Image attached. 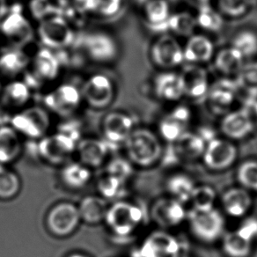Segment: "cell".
I'll list each match as a JSON object with an SVG mask.
<instances>
[{
    "label": "cell",
    "instance_id": "cell-27",
    "mask_svg": "<svg viewBox=\"0 0 257 257\" xmlns=\"http://www.w3.org/2000/svg\"><path fill=\"white\" fill-rule=\"evenodd\" d=\"M22 143L20 133L13 126L0 127V165L11 164L22 154Z\"/></svg>",
    "mask_w": 257,
    "mask_h": 257
},
{
    "label": "cell",
    "instance_id": "cell-30",
    "mask_svg": "<svg viewBox=\"0 0 257 257\" xmlns=\"http://www.w3.org/2000/svg\"><path fill=\"white\" fill-rule=\"evenodd\" d=\"M213 58L215 69L221 75L227 78L237 75L246 63L245 58L232 46L219 50L218 53L215 54Z\"/></svg>",
    "mask_w": 257,
    "mask_h": 257
},
{
    "label": "cell",
    "instance_id": "cell-55",
    "mask_svg": "<svg viewBox=\"0 0 257 257\" xmlns=\"http://www.w3.org/2000/svg\"><path fill=\"white\" fill-rule=\"evenodd\" d=\"M169 3H177V2H181L182 0H168Z\"/></svg>",
    "mask_w": 257,
    "mask_h": 257
},
{
    "label": "cell",
    "instance_id": "cell-58",
    "mask_svg": "<svg viewBox=\"0 0 257 257\" xmlns=\"http://www.w3.org/2000/svg\"><path fill=\"white\" fill-rule=\"evenodd\" d=\"M0 34H1V33H0Z\"/></svg>",
    "mask_w": 257,
    "mask_h": 257
},
{
    "label": "cell",
    "instance_id": "cell-22",
    "mask_svg": "<svg viewBox=\"0 0 257 257\" xmlns=\"http://www.w3.org/2000/svg\"><path fill=\"white\" fill-rule=\"evenodd\" d=\"M154 94L166 102H177L184 97L181 75L178 72L163 71L154 80Z\"/></svg>",
    "mask_w": 257,
    "mask_h": 257
},
{
    "label": "cell",
    "instance_id": "cell-14",
    "mask_svg": "<svg viewBox=\"0 0 257 257\" xmlns=\"http://www.w3.org/2000/svg\"><path fill=\"white\" fill-rule=\"evenodd\" d=\"M151 218L161 228H173L187 219L184 204L171 197H162L154 202L150 210Z\"/></svg>",
    "mask_w": 257,
    "mask_h": 257
},
{
    "label": "cell",
    "instance_id": "cell-5",
    "mask_svg": "<svg viewBox=\"0 0 257 257\" xmlns=\"http://www.w3.org/2000/svg\"><path fill=\"white\" fill-rule=\"evenodd\" d=\"M11 124L20 134L32 140H41L50 128V117L46 109L34 106L15 114Z\"/></svg>",
    "mask_w": 257,
    "mask_h": 257
},
{
    "label": "cell",
    "instance_id": "cell-46",
    "mask_svg": "<svg viewBox=\"0 0 257 257\" xmlns=\"http://www.w3.org/2000/svg\"><path fill=\"white\" fill-rule=\"evenodd\" d=\"M253 0H218V10L222 15L236 19L246 15Z\"/></svg>",
    "mask_w": 257,
    "mask_h": 257
},
{
    "label": "cell",
    "instance_id": "cell-18",
    "mask_svg": "<svg viewBox=\"0 0 257 257\" xmlns=\"http://www.w3.org/2000/svg\"><path fill=\"white\" fill-rule=\"evenodd\" d=\"M101 128L105 140L113 146L124 144L135 130L132 116L122 112H110L106 114Z\"/></svg>",
    "mask_w": 257,
    "mask_h": 257
},
{
    "label": "cell",
    "instance_id": "cell-10",
    "mask_svg": "<svg viewBox=\"0 0 257 257\" xmlns=\"http://www.w3.org/2000/svg\"><path fill=\"white\" fill-rule=\"evenodd\" d=\"M182 253L181 241L164 230L151 232L137 250L138 257H182Z\"/></svg>",
    "mask_w": 257,
    "mask_h": 257
},
{
    "label": "cell",
    "instance_id": "cell-4",
    "mask_svg": "<svg viewBox=\"0 0 257 257\" xmlns=\"http://www.w3.org/2000/svg\"><path fill=\"white\" fill-rule=\"evenodd\" d=\"M187 219L193 235L202 242H215L225 234V218L216 208L202 211L190 209Z\"/></svg>",
    "mask_w": 257,
    "mask_h": 257
},
{
    "label": "cell",
    "instance_id": "cell-50",
    "mask_svg": "<svg viewBox=\"0 0 257 257\" xmlns=\"http://www.w3.org/2000/svg\"><path fill=\"white\" fill-rule=\"evenodd\" d=\"M246 106H248L251 108L252 113H253L254 122H255V125H257V100L253 101L252 103L246 104Z\"/></svg>",
    "mask_w": 257,
    "mask_h": 257
},
{
    "label": "cell",
    "instance_id": "cell-19",
    "mask_svg": "<svg viewBox=\"0 0 257 257\" xmlns=\"http://www.w3.org/2000/svg\"><path fill=\"white\" fill-rule=\"evenodd\" d=\"M191 120V111L186 106H177L161 119L159 133L162 140L175 143L183 133L188 131Z\"/></svg>",
    "mask_w": 257,
    "mask_h": 257
},
{
    "label": "cell",
    "instance_id": "cell-3",
    "mask_svg": "<svg viewBox=\"0 0 257 257\" xmlns=\"http://www.w3.org/2000/svg\"><path fill=\"white\" fill-rule=\"evenodd\" d=\"M80 140L75 134L58 132L43 137L38 144V153L43 161L51 165H64L73 154Z\"/></svg>",
    "mask_w": 257,
    "mask_h": 257
},
{
    "label": "cell",
    "instance_id": "cell-48",
    "mask_svg": "<svg viewBox=\"0 0 257 257\" xmlns=\"http://www.w3.org/2000/svg\"><path fill=\"white\" fill-rule=\"evenodd\" d=\"M236 232L239 235L253 243L257 239V218L250 217L241 222Z\"/></svg>",
    "mask_w": 257,
    "mask_h": 257
},
{
    "label": "cell",
    "instance_id": "cell-21",
    "mask_svg": "<svg viewBox=\"0 0 257 257\" xmlns=\"http://www.w3.org/2000/svg\"><path fill=\"white\" fill-rule=\"evenodd\" d=\"M86 53L95 62L107 63L114 60L118 55L117 43L107 33L90 34L84 43Z\"/></svg>",
    "mask_w": 257,
    "mask_h": 257
},
{
    "label": "cell",
    "instance_id": "cell-7",
    "mask_svg": "<svg viewBox=\"0 0 257 257\" xmlns=\"http://www.w3.org/2000/svg\"><path fill=\"white\" fill-rule=\"evenodd\" d=\"M80 221L78 205L70 202H61L55 204L48 212L46 226L53 235L64 238L75 232Z\"/></svg>",
    "mask_w": 257,
    "mask_h": 257
},
{
    "label": "cell",
    "instance_id": "cell-13",
    "mask_svg": "<svg viewBox=\"0 0 257 257\" xmlns=\"http://www.w3.org/2000/svg\"><path fill=\"white\" fill-rule=\"evenodd\" d=\"M81 92L72 84H63L44 96V104L48 109L60 116L73 114L80 105Z\"/></svg>",
    "mask_w": 257,
    "mask_h": 257
},
{
    "label": "cell",
    "instance_id": "cell-53",
    "mask_svg": "<svg viewBox=\"0 0 257 257\" xmlns=\"http://www.w3.org/2000/svg\"><path fill=\"white\" fill-rule=\"evenodd\" d=\"M136 4L140 5V6H142L143 7L144 5L147 3V1H149V0H133Z\"/></svg>",
    "mask_w": 257,
    "mask_h": 257
},
{
    "label": "cell",
    "instance_id": "cell-25",
    "mask_svg": "<svg viewBox=\"0 0 257 257\" xmlns=\"http://www.w3.org/2000/svg\"><path fill=\"white\" fill-rule=\"evenodd\" d=\"M253 204L249 190L243 187L227 189L221 197V205L226 214L232 218L245 217Z\"/></svg>",
    "mask_w": 257,
    "mask_h": 257
},
{
    "label": "cell",
    "instance_id": "cell-2",
    "mask_svg": "<svg viewBox=\"0 0 257 257\" xmlns=\"http://www.w3.org/2000/svg\"><path fill=\"white\" fill-rule=\"evenodd\" d=\"M144 212L138 204L128 201H115L109 205L104 222L118 238H128L140 229Z\"/></svg>",
    "mask_w": 257,
    "mask_h": 257
},
{
    "label": "cell",
    "instance_id": "cell-20",
    "mask_svg": "<svg viewBox=\"0 0 257 257\" xmlns=\"http://www.w3.org/2000/svg\"><path fill=\"white\" fill-rule=\"evenodd\" d=\"M110 143L107 140L87 138L80 140L77 146L76 154L79 162L89 168H100L107 161L110 153Z\"/></svg>",
    "mask_w": 257,
    "mask_h": 257
},
{
    "label": "cell",
    "instance_id": "cell-11",
    "mask_svg": "<svg viewBox=\"0 0 257 257\" xmlns=\"http://www.w3.org/2000/svg\"><path fill=\"white\" fill-rule=\"evenodd\" d=\"M237 156L238 150L231 140L214 138L206 144L202 159L208 169L223 171L235 163Z\"/></svg>",
    "mask_w": 257,
    "mask_h": 257
},
{
    "label": "cell",
    "instance_id": "cell-17",
    "mask_svg": "<svg viewBox=\"0 0 257 257\" xmlns=\"http://www.w3.org/2000/svg\"><path fill=\"white\" fill-rule=\"evenodd\" d=\"M180 75L184 96L197 101L205 100L211 83L203 65L188 64L180 72Z\"/></svg>",
    "mask_w": 257,
    "mask_h": 257
},
{
    "label": "cell",
    "instance_id": "cell-42",
    "mask_svg": "<svg viewBox=\"0 0 257 257\" xmlns=\"http://www.w3.org/2000/svg\"><path fill=\"white\" fill-rule=\"evenodd\" d=\"M217 199V193L215 189L209 185L197 186L190 197L189 204L191 210L195 211H208L215 208Z\"/></svg>",
    "mask_w": 257,
    "mask_h": 257
},
{
    "label": "cell",
    "instance_id": "cell-44",
    "mask_svg": "<svg viewBox=\"0 0 257 257\" xmlns=\"http://www.w3.org/2000/svg\"><path fill=\"white\" fill-rule=\"evenodd\" d=\"M86 12L102 17H113L121 10L122 0H84Z\"/></svg>",
    "mask_w": 257,
    "mask_h": 257
},
{
    "label": "cell",
    "instance_id": "cell-52",
    "mask_svg": "<svg viewBox=\"0 0 257 257\" xmlns=\"http://www.w3.org/2000/svg\"><path fill=\"white\" fill-rule=\"evenodd\" d=\"M68 257H89L88 255H86V254H84V253H72L71 255H69Z\"/></svg>",
    "mask_w": 257,
    "mask_h": 257
},
{
    "label": "cell",
    "instance_id": "cell-45",
    "mask_svg": "<svg viewBox=\"0 0 257 257\" xmlns=\"http://www.w3.org/2000/svg\"><path fill=\"white\" fill-rule=\"evenodd\" d=\"M237 179L244 189L257 192V161L249 160L239 165Z\"/></svg>",
    "mask_w": 257,
    "mask_h": 257
},
{
    "label": "cell",
    "instance_id": "cell-26",
    "mask_svg": "<svg viewBox=\"0 0 257 257\" xmlns=\"http://www.w3.org/2000/svg\"><path fill=\"white\" fill-rule=\"evenodd\" d=\"M60 71V63L52 50L44 48L35 55L32 62V75L40 81H51L56 79Z\"/></svg>",
    "mask_w": 257,
    "mask_h": 257
},
{
    "label": "cell",
    "instance_id": "cell-24",
    "mask_svg": "<svg viewBox=\"0 0 257 257\" xmlns=\"http://www.w3.org/2000/svg\"><path fill=\"white\" fill-rule=\"evenodd\" d=\"M171 15L168 0H149L143 6L144 19L147 27L161 35L168 32Z\"/></svg>",
    "mask_w": 257,
    "mask_h": 257
},
{
    "label": "cell",
    "instance_id": "cell-38",
    "mask_svg": "<svg viewBox=\"0 0 257 257\" xmlns=\"http://www.w3.org/2000/svg\"><path fill=\"white\" fill-rule=\"evenodd\" d=\"M195 15L197 27L205 32L217 34L224 27V18L221 13L210 4L201 5Z\"/></svg>",
    "mask_w": 257,
    "mask_h": 257
},
{
    "label": "cell",
    "instance_id": "cell-51",
    "mask_svg": "<svg viewBox=\"0 0 257 257\" xmlns=\"http://www.w3.org/2000/svg\"><path fill=\"white\" fill-rule=\"evenodd\" d=\"M64 6H71V5H82L84 0H59Z\"/></svg>",
    "mask_w": 257,
    "mask_h": 257
},
{
    "label": "cell",
    "instance_id": "cell-15",
    "mask_svg": "<svg viewBox=\"0 0 257 257\" xmlns=\"http://www.w3.org/2000/svg\"><path fill=\"white\" fill-rule=\"evenodd\" d=\"M81 95L86 103L93 108H105L114 100V84L107 76L95 74L85 82Z\"/></svg>",
    "mask_w": 257,
    "mask_h": 257
},
{
    "label": "cell",
    "instance_id": "cell-12",
    "mask_svg": "<svg viewBox=\"0 0 257 257\" xmlns=\"http://www.w3.org/2000/svg\"><path fill=\"white\" fill-rule=\"evenodd\" d=\"M255 126L253 113L248 106L232 109L223 115L220 121V131L225 139L241 140L250 136Z\"/></svg>",
    "mask_w": 257,
    "mask_h": 257
},
{
    "label": "cell",
    "instance_id": "cell-39",
    "mask_svg": "<svg viewBox=\"0 0 257 257\" xmlns=\"http://www.w3.org/2000/svg\"><path fill=\"white\" fill-rule=\"evenodd\" d=\"M30 89L27 83L14 81L9 83L2 92V102L9 107L24 106L30 99Z\"/></svg>",
    "mask_w": 257,
    "mask_h": 257
},
{
    "label": "cell",
    "instance_id": "cell-28",
    "mask_svg": "<svg viewBox=\"0 0 257 257\" xmlns=\"http://www.w3.org/2000/svg\"><path fill=\"white\" fill-rule=\"evenodd\" d=\"M206 144V140L200 133L187 131L175 141L174 145L175 152L180 157L187 161H195L203 157Z\"/></svg>",
    "mask_w": 257,
    "mask_h": 257
},
{
    "label": "cell",
    "instance_id": "cell-36",
    "mask_svg": "<svg viewBox=\"0 0 257 257\" xmlns=\"http://www.w3.org/2000/svg\"><path fill=\"white\" fill-rule=\"evenodd\" d=\"M253 244L236 231L226 232L222 237V249L228 257H249L253 250Z\"/></svg>",
    "mask_w": 257,
    "mask_h": 257
},
{
    "label": "cell",
    "instance_id": "cell-33",
    "mask_svg": "<svg viewBox=\"0 0 257 257\" xmlns=\"http://www.w3.org/2000/svg\"><path fill=\"white\" fill-rule=\"evenodd\" d=\"M29 64L28 55L15 47L0 55V73L8 77H15L22 73Z\"/></svg>",
    "mask_w": 257,
    "mask_h": 257
},
{
    "label": "cell",
    "instance_id": "cell-29",
    "mask_svg": "<svg viewBox=\"0 0 257 257\" xmlns=\"http://www.w3.org/2000/svg\"><path fill=\"white\" fill-rule=\"evenodd\" d=\"M108 207L107 201L100 196H87L78 205L81 221L89 225H97L103 222Z\"/></svg>",
    "mask_w": 257,
    "mask_h": 257
},
{
    "label": "cell",
    "instance_id": "cell-56",
    "mask_svg": "<svg viewBox=\"0 0 257 257\" xmlns=\"http://www.w3.org/2000/svg\"><path fill=\"white\" fill-rule=\"evenodd\" d=\"M0 90H1V84H0Z\"/></svg>",
    "mask_w": 257,
    "mask_h": 257
},
{
    "label": "cell",
    "instance_id": "cell-57",
    "mask_svg": "<svg viewBox=\"0 0 257 257\" xmlns=\"http://www.w3.org/2000/svg\"><path fill=\"white\" fill-rule=\"evenodd\" d=\"M182 257H189V256H184V255H182Z\"/></svg>",
    "mask_w": 257,
    "mask_h": 257
},
{
    "label": "cell",
    "instance_id": "cell-47",
    "mask_svg": "<svg viewBox=\"0 0 257 257\" xmlns=\"http://www.w3.org/2000/svg\"><path fill=\"white\" fill-rule=\"evenodd\" d=\"M105 173L128 182L133 175V164L128 159L114 158L107 162Z\"/></svg>",
    "mask_w": 257,
    "mask_h": 257
},
{
    "label": "cell",
    "instance_id": "cell-9",
    "mask_svg": "<svg viewBox=\"0 0 257 257\" xmlns=\"http://www.w3.org/2000/svg\"><path fill=\"white\" fill-rule=\"evenodd\" d=\"M150 57L156 66L170 71L184 62L183 47L173 35L161 34L151 46Z\"/></svg>",
    "mask_w": 257,
    "mask_h": 257
},
{
    "label": "cell",
    "instance_id": "cell-40",
    "mask_svg": "<svg viewBox=\"0 0 257 257\" xmlns=\"http://www.w3.org/2000/svg\"><path fill=\"white\" fill-rule=\"evenodd\" d=\"M231 46L234 48L245 60L257 56V33L251 29H243L233 36Z\"/></svg>",
    "mask_w": 257,
    "mask_h": 257
},
{
    "label": "cell",
    "instance_id": "cell-34",
    "mask_svg": "<svg viewBox=\"0 0 257 257\" xmlns=\"http://www.w3.org/2000/svg\"><path fill=\"white\" fill-rule=\"evenodd\" d=\"M167 190L169 197L180 201L182 204H187L190 200L196 182L189 175L185 174H175L167 181Z\"/></svg>",
    "mask_w": 257,
    "mask_h": 257
},
{
    "label": "cell",
    "instance_id": "cell-16",
    "mask_svg": "<svg viewBox=\"0 0 257 257\" xmlns=\"http://www.w3.org/2000/svg\"><path fill=\"white\" fill-rule=\"evenodd\" d=\"M0 33L17 48L29 44L34 38L32 26L20 11L11 12L5 16L0 22Z\"/></svg>",
    "mask_w": 257,
    "mask_h": 257
},
{
    "label": "cell",
    "instance_id": "cell-54",
    "mask_svg": "<svg viewBox=\"0 0 257 257\" xmlns=\"http://www.w3.org/2000/svg\"><path fill=\"white\" fill-rule=\"evenodd\" d=\"M201 5L210 4L211 0H197Z\"/></svg>",
    "mask_w": 257,
    "mask_h": 257
},
{
    "label": "cell",
    "instance_id": "cell-23",
    "mask_svg": "<svg viewBox=\"0 0 257 257\" xmlns=\"http://www.w3.org/2000/svg\"><path fill=\"white\" fill-rule=\"evenodd\" d=\"M183 55L188 64L203 65L213 59L214 43L208 36L195 34L187 40L183 47Z\"/></svg>",
    "mask_w": 257,
    "mask_h": 257
},
{
    "label": "cell",
    "instance_id": "cell-31",
    "mask_svg": "<svg viewBox=\"0 0 257 257\" xmlns=\"http://www.w3.org/2000/svg\"><path fill=\"white\" fill-rule=\"evenodd\" d=\"M61 180L64 185L71 189H81L92 179L91 168L81 162H70L64 165L60 173Z\"/></svg>",
    "mask_w": 257,
    "mask_h": 257
},
{
    "label": "cell",
    "instance_id": "cell-43",
    "mask_svg": "<svg viewBox=\"0 0 257 257\" xmlns=\"http://www.w3.org/2000/svg\"><path fill=\"white\" fill-rule=\"evenodd\" d=\"M22 189L21 179L15 172L0 168V200H10L17 197Z\"/></svg>",
    "mask_w": 257,
    "mask_h": 257
},
{
    "label": "cell",
    "instance_id": "cell-32",
    "mask_svg": "<svg viewBox=\"0 0 257 257\" xmlns=\"http://www.w3.org/2000/svg\"><path fill=\"white\" fill-rule=\"evenodd\" d=\"M234 79L240 94L247 98V104L257 100V61L245 63Z\"/></svg>",
    "mask_w": 257,
    "mask_h": 257
},
{
    "label": "cell",
    "instance_id": "cell-37",
    "mask_svg": "<svg viewBox=\"0 0 257 257\" xmlns=\"http://www.w3.org/2000/svg\"><path fill=\"white\" fill-rule=\"evenodd\" d=\"M196 15L187 11L176 12L172 14L168 22V31L175 36L190 37L196 34L197 29Z\"/></svg>",
    "mask_w": 257,
    "mask_h": 257
},
{
    "label": "cell",
    "instance_id": "cell-41",
    "mask_svg": "<svg viewBox=\"0 0 257 257\" xmlns=\"http://www.w3.org/2000/svg\"><path fill=\"white\" fill-rule=\"evenodd\" d=\"M29 8L33 16L42 22L54 16H63L66 6L59 0H31Z\"/></svg>",
    "mask_w": 257,
    "mask_h": 257
},
{
    "label": "cell",
    "instance_id": "cell-6",
    "mask_svg": "<svg viewBox=\"0 0 257 257\" xmlns=\"http://www.w3.org/2000/svg\"><path fill=\"white\" fill-rule=\"evenodd\" d=\"M239 95L235 79L223 77L211 83L205 100L213 114L225 115L233 109Z\"/></svg>",
    "mask_w": 257,
    "mask_h": 257
},
{
    "label": "cell",
    "instance_id": "cell-35",
    "mask_svg": "<svg viewBox=\"0 0 257 257\" xmlns=\"http://www.w3.org/2000/svg\"><path fill=\"white\" fill-rule=\"evenodd\" d=\"M126 183L121 179L104 172L97 182V189L100 197L107 201L121 200L126 193Z\"/></svg>",
    "mask_w": 257,
    "mask_h": 257
},
{
    "label": "cell",
    "instance_id": "cell-8",
    "mask_svg": "<svg viewBox=\"0 0 257 257\" xmlns=\"http://www.w3.org/2000/svg\"><path fill=\"white\" fill-rule=\"evenodd\" d=\"M38 36L50 50L67 48L74 41V31L64 16H54L40 22Z\"/></svg>",
    "mask_w": 257,
    "mask_h": 257
},
{
    "label": "cell",
    "instance_id": "cell-49",
    "mask_svg": "<svg viewBox=\"0 0 257 257\" xmlns=\"http://www.w3.org/2000/svg\"><path fill=\"white\" fill-rule=\"evenodd\" d=\"M8 2L7 0H0V21L5 18L8 15Z\"/></svg>",
    "mask_w": 257,
    "mask_h": 257
},
{
    "label": "cell",
    "instance_id": "cell-1",
    "mask_svg": "<svg viewBox=\"0 0 257 257\" xmlns=\"http://www.w3.org/2000/svg\"><path fill=\"white\" fill-rule=\"evenodd\" d=\"M124 148L128 161L140 168H150L162 155L161 140L149 128H135L125 141Z\"/></svg>",
    "mask_w": 257,
    "mask_h": 257
}]
</instances>
